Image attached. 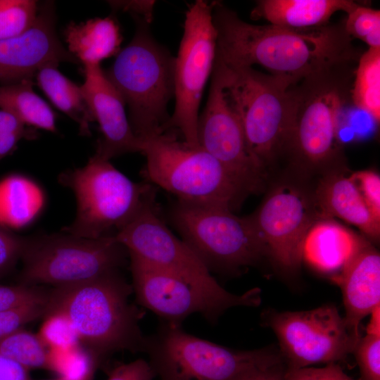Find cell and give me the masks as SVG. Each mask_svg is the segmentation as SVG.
Masks as SVG:
<instances>
[{
	"label": "cell",
	"mask_w": 380,
	"mask_h": 380,
	"mask_svg": "<svg viewBox=\"0 0 380 380\" xmlns=\"http://www.w3.org/2000/svg\"><path fill=\"white\" fill-rule=\"evenodd\" d=\"M125 251L114 234L88 239L63 232L26 238L20 280L55 287L84 281L118 270Z\"/></svg>",
	"instance_id": "9"
},
{
	"label": "cell",
	"mask_w": 380,
	"mask_h": 380,
	"mask_svg": "<svg viewBox=\"0 0 380 380\" xmlns=\"http://www.w3.org/2000/svg\"><path fill=\"white\" fill-rule=\"evenodd\" d=\"M48 292L34 286L0 284V311L25 304L46 303Z\"/></svg>",
	"instance_id": "35"
},
{
	"label": "cell",
	"mask_w": 380,
	"mask_h": 380,
	"mask_svg": "<svg viewBox=\"0 0 380 380\" xmlns=\"http://www.w3.org/2000/svg\"><path fill=\"white\" fill-rule=\"evenodd\" d=\"M283 380H355L348 376L336 363L324 367L286 368Z\"/></svg>",
	"instance_id": "38"
},
{
	"label": "cell",
	"mask_w": 380,
	"mask_h": 380,
	"mask_svg": "<svg viewBox=\"0 0 380 380\" xmlns=\"http://www.w3.org/2000/svg\"><path fill=\"white\" fill-rule=\"evenodd\" d=\"M114 236L128 253L150 265L193 281H217L201 260L163 221L155 194L143 203Z\"/></svg>",
	"instance_id": "16"
},
{
	"label": "cell",
	"mask_w": 380,
	"mask_h": 380,
	"mask_svg": "<svg viewBox=\"0 0 380 380\" xmlns=\"http://www.w3.org/2000/svg\"><path fill=\"white\" fill-rule=\"evenodd\" d=\"M333 279L341 289L346 326L360 338L361 322L380 305V255L368 239Z\"/></svg>",
	"instance_id": "19"
},
{
	"label": "cell",
	"mask_w": 380,
	"mask_h": 380,
	"mask_svg": "<svg viewBox=\"0 0 380 380\" xmlns=\"http://www.w3.org/2000/svg\"><path fill=\"white\" fill-rule=\"evenodd\" d=\"M68 51L84 66L100 65L120 51L122 36L111 16L95 18L80 23H70L64 30Z\"/></svg>",
	"instance_id": "23"
},
{
	"label": "cell",
	"mask_w": 380,
	"mask_h": 380,
	"mask_svg": "<svg viewBox=\"0 0 380 380\" xmlns=\"http://www.w3.org/2000/svg\"><path fill=\"white\" fill-rule=\"evenodd\" d=\"M49 350L37 334L20 329L0 341V353L27 369H48Z\"/></svg>",
	"instance_id": "29"
},
{
	"label": "cell",
	"mask_w": 380,
	"mask_h": 380,
	"mask_svg": "<svg viewBox=\"0 0 380 380\" xmlns=\"http://www.w3.org/2000/svg\"><path fill=\"white\" fill-rule=\"evenodd\" d=\"M227 99L239 117L248 146L265 166L284 152L291 125L289 88L295 78L231 67L215 57Z\"/></svg>",
	"instance_id": "6"
},
{
	"label": "cell",
	"mask_w": 380,
	"mask_h": 380,
	"mask_svg": "<svg viewBox=\"0 0 380 380\" xmlns=\"http://www.w3.org/2000/svg\"><path fill=\"white\" fill-rule=\"evenodd\" d=\"M360 367L362 380H380V336L360 337L353 352Z\"/></svg>",
	"instance_id": "34"
},
{
	"label": "cell",
	"mask_w": 380,
	"mask_h": 380,
	"mask_svg": "<svg viewBox=\"0 0 380 380\" xmlns=\"http://www.w3.org/2000/svg\"><path fill=\"white\" fill-rule=\"evenodd\" d=\"M350 100L375 122L380 121V48L361 53L355 68Z\"/></svg>",
	"instance_id": "27"
},
{
	"label": "cell",
	"mask_w": 380,
	"mask_h": 380,
	"mask_svg": "<svg viewBox=\"0 0 380 380\" xmlns=\"http://www.w3.org/2000/svg\"><path fill=\"white\" fill-rule=\"evenodd\" d=\"M264 320L276 334L288 368L336 363L353 352L360 339L332 305L305 311H268Z\"/></svg>",
	"instance_id": "13"
},
{
	"label": "cell",
	"mask_w": 380,
	"mask_h": 380,
	"mask_svg": "<svg viewBox=\"0 0 380 380\" xmlns=\"http://www.w3.org/2000/svg\"><path fill=\"white\" fill-rule=\"evenodd\" d=\"M23 138H26L20 134H0V160L7 156Z\"/></svg>",
	"instance_id": "44"
},
{
	"label": "cell",
	"mask_w": 380,
	"mask_h": 380,
	"mask_svg": "<svg viewBox=\"0 0 380 380\" xmlns=\"http://www.w3.org/2000/svg\"><path fill=\"white\" fill-rule=\"evenodd\" d=\"M132 292V286L118 270L56 286L48 291L44 316L65 315L80 343L102 358L119 350L144 352L146 337L139 327L144 312L129 302Z\"/></svg>",
	"instance_id": "2"
},
{
	"label": "cell",
	"mask_w": 380,
	"mask_h": 380,
	"mask_svg": "<svg viewBox=\"0 0 380 380\" xmlns=\"http://www.w3.org/2000/svg\"><path fill=\"white\" fill-rule=\"evenodd\" d=\"M343 22L347 34L365 43L369 48H380V11L357 3Z\"/></svg>",
	"instance_id": "31"
},
{
	"label": "cell",
	"mask_w": 380,
	"mask_h": 380,
	"mask_svg": "<svg viewBox=\"0 0 380 380\" xmlns=\"http://www.w3.org/2000/svg\"><path fill=\"white\" fill-rule=\"evenodd\" d=\"M52 4L39 10L33 25L24 33L0 41V84L32 80L49 64L77 63L60 42L56 32Z\"/></svg>",
	"instance_id": "17"
},
{
	"label": "cell",
	"mask_w": 380,
	"mask_h": 380,
	"mask_svg": "<svg viewBox=\"0 0 380 380\" xmlns=\"http://www.w3.org/2000/svg\"><path fill=\"white\" fill-rule=\"evenodd\" d=\"M136 30L116 56L106 76L128 108V119L139 139L163 132L175 96V57L151 34L150 24L133 16Z\"/></svg>",
	"instance_id": "4"
},
{
	"label": "cell",
	"mask_w": 380,
	"mask_h": 380,
	"mask_svg": "<svg viewBox=\"0 0 380 380\" xmlns=\"http://www.w3.org/2000/svg\"><path fill=\"white\" fill-rule=\"evenodd\" d=\"M367 239L332 217H321L312 223L305 235L303 260L334 277Z\"/></svg>",
	"instance_id": "20"
},
{
	"label": "cell",
	"mask_w": 380,
	"mask_h": 380,
	"mask_svg": "<svg viewBox=\"0 0 380 380\" xmlns=\"http://www.w3.org/2000/svg\"><path fill=\"white\" fill-rule=\"evenodd\" d=\"M0 109L13 113L26 125L56 132L55 113L34 91L32 80L0 84Z\"/></svg>",
	"instance_id": "26"
},
{
	"label": "cell",
	"mask_w": 380,
	"mask_h": 380,
	"mask_svg": "<svg viewBox=\"0 0 380 380\" xmlns=\"http://www.w3.org/2000/svg\"><path fill=\"white\" fill-rule=\"evenodd\" d=\"M356 64L308 76L290 87L291 125L284 152L297 165L320 169L339 160L340 117L350 99Z\"/></svg>",
	"instance_id": "3"
},
{
	"label": "cell",
	"mask_w": 380,
	"mask_h": 380,
	"mask_svg": "<svg viewBox=\"0 0 380 380\" xmlns=\"http://www.w3.org/2000/svg\"><path fill=\"white\" fill-rule=\"evenodd\" d=\"M369 316L370 319L366 329L367 334L380 336V305L373 309Z\"/></svg>",
	"instance_id": "45"
},
{
	"label": "cell",
	"mask_w": 380,
	"mask_h": 380,
	"mask_svg": "<svg viewBox=\"0 0 380 380\" xmlns=\"http://www.w3.org/2000/svg\"><path fill=\"white\" fill-rule=\"evenodd\" d=\"M102 359L80 343L68 349L49 350L48 370L60 380H93Z\"/></svg>",
	"instance_id": "28"
},
{
	"label": "cell",
	"mask_w": 380,
	"mask_h": 380,
	"mask_svg": "<svg viewBox=\"0 0 380 380\" xmlns=\"http://www.w3.org/2000/svg\"><path fill=\"white\" fill-rule=\"evenodd\" d=\"M25 124L13 113L0 109V134H20L27 139L35 137L34 133L25 128Z\"/></svg>",
	"instance_id": "42"
},
{
	"label": "cell",
	"mask_w": 380,
	"mask_h": 380,
	"mask_svg": "<svg viewBox=\"0 0 380 380\" xmlns=\"http://www.w3.org/2000/svg\"><path fill=\"white\" fill-rule=\"evenodd\" d=\"M197 139L199 146L218 160L249 194L260 189L265 167L248 146L241 122L227 99L215 63L208 100L198 118Z\"/></svg>",
	"instance_id": "15"
},
{
	"label": "cell",
	"mask_w": 380,
	"mask_h": 380,
	"mask_svg": "<svg viewBox=\"0 0 380 380\" xmlns=\"http://www.w3.org/2000/svg\"><path fill=\"white\" fill-rule=\"evenodd\" d=\"M144 352L162 380H230L251 369L284 362L275 350L227 348L163 321L156 334L146 337Z\"/></svg>",
	"instance_id": "7"
},
{
	"label": "cell",
	"mask_w": 380,
	"mask_h": 380,
	"mask_svg": "<svg viewBox=\"0 0 380 380\" xmlns=\"http://www.w3.org/2000/svg\"><path fill=\"white\" fill-rule=\"evenodd\" d=\"M0 380H31L29 369L0 353Z\"/></svg>",
	"instance_id": "43"
},
{
	"label": "cell",
	"mask_w": 380,
	"mask_h": 380,
	"mask_svg": "<svg viewBox=\"0 0 380 380\" xmlns=\"http://www.w3.org/2000/svg\"><path fill=\"white\" fill-rule=\"evenodd\" d=\"M304 191L290 184L274 188L251 216L266 253L286 274L296 272L303 261L305 235L312 223L324 217Z\"/></svg>",
	"instance_id": "14"
},
{
	"label": "cell",
	"mask_w": 380,
	"mask_h": 380,
	"mask_svg": "<svg viewBox=\"0 0 380 380\" xmlns=\"http://www.w3.org/2000/svg\"><path fill=\"white\" fill-rule=\"evenodd\" d=\"M58 180L73 191L77 203L74 221L62 231L83 238L118 231L155 194L151 185L132 182L96 154L84 166L61 174Z\"/></svg>",
	"instance_id": "8"
},
{
	"label": "cell",
	"mask_w": 380,
	"mask_h": 380,
	"mask_svg": "<svg viewBox=\"0 0 380 380\" xmlns=\"http://www.w3.org/2000/svg\"><path fill=\"white\" fill-rule=\"evenodd\" d=\"M43 205L40 189L28 179L11 175L0 181V224L10 229L28 224Z\"/></svg>",
	"instance_id": "25"
},
{
	"label": "cell",
	"mask_w": 380,
	"mask_h": 380,
	"mask_svg": "<svg viewBox=\"0 0 380 380\" xmlns=\"http://www.w3.org/2000/svg\"><path fill=\"white\" fill-rule=\"evenodd\" d=\"M46 303L25 304L0 311V341L25 324L44 317Z\"/></svg>",
	"instance_id": "33"
},
{
	"label": "cell",
	"mask_w": 380,
	"mask_h": 380,
	"mask_svg": "<svg viewBox=\"0 0 380 380\" xmlns=\"http://www.w3.org/2000/svg\"><path fill=\"white\" fill-rule=\"evenodd\" d=\"M216 57L231 67L258 65L270 74L300 80L332 68L357 63L361 53L344 24L296 30L253 25L219 1H213Z\"/></svg>",
	"instance_id": "1"
},
{
	"label": "cell",
	"mask_w": 380,
	"mask_h": 380,
	"mask_svg": "<svg viewBox=\"0 0 380 380\" xmlns=\"http://www.w3.org/2000/svg\"><path fill=\"white\" fill-rule=\"evenodd\" d=\"M26 237L18 236L0 224V277L21 258Z\"/></svg>",
	"instance_id": "37"
},
{
	"label": "cell",
	"mask_w": 380,
	"mask_h": 380,
	"mask_svg": "<svg viewBox=\"0 0 380 380\" xmlns=\"http://www.w3.org/2000/svg\"><path fill=\"white\" fill-rule=\"evenodd\" d=\"M213 1L197 0L186 12L183 34L175 57V110L163 127V132H179L192 147L199 146V106L216 56L217 32L213 21Z\"/></svg>",
	"instance_id": "12"
},
{
	"label": "cell",
	"mask_w": 380,
	"mask_h": 380,
	"mask_svg": "<svg viewBox=\"0 0 380 380\" xmlns=\"http://www.w3.org/2000/svg\"><path fill=\"white\" fill-rule=\"evenodd\" d=\"M171 219L209 270L236 271L266 256L250 218L239 217L229 209L177 201Z\"/></svg>",
	"instance_id": "11"
},
{
	"label": "cell",
	"mask_w": 380,
	"mask_h": 380,
	"mask_svg": "<svg viewBox=\"0 0 380 380\" xmlns=\"http://www.w3.org/2000/svg\"><path fill=\"white\" fill-rule=\"evenodd\" d=\"M155 1H110L109 4L114 10L129 12L133 16L144 19L151 24L153 20V12Z\"/></svg>",
	"instance_id": "40"
},
{
	"label": "cell",
	"mask_w": 380,
	"mask_h": 380,
	"mask_svg": "<svg viewBox=\"0 0 380 380\" xmlns=\"http://www.w3.org/2000/svg\"><path fill=\"white\" fill-rule=\"evenodd\" d=\"M46 380H60V379H58V378H56V379H46Z\"/></svg>",
	"instance_id": "46"
},
{
	"label": "cell",
	"mask_w": 380,
	"mask_h": 380,
	"mask_svg": "<svg viewBox=\"0 0 380 380\" xmlns=\"http://www.w3.org/2000/svg\"><path fill=\"white\" fill-rule=\"evenodd\" d=\"M84 75L83 94L101 132L95 154L110 160L125 153H141V141L132 129L125 103L101 65L84 66Z\"/></svg>",
	"instance_id": "18"
},
{
	"label": "cell",
	"mask_w": 380,
	"mask_h": 380,
	"mask_svg": "<svg viewBox=\"0 0 380 380\" xmlns=\"http://www.w3.org/2000/svg\"><path fill=\"white\" fill-rule=\"evenodd\" d=\"M37 334L49 350L68 349L80 343L77 332L63 313L46 314Z\"/></svg>",
	"instance_id": "32"
},
{
	"label": "cell",
	"mask_w": 380,
	"mask_h": 380,
	"mask_svg": "<svg viewBox=\"0 0 380 380\" xmlns=\"http://www.w3.org/2000/svg\"><path fill=\"white\" fill-rule=\"evenodd\" d=\"M58 65L49 64L40 68L35 75L37 84L57 108L78 124L81 134L89 135V124L94 120L82 87L64 76Z\"/></svg>",
	"instance_id": "24"
},
{
	"label": "cell",
	"mask_w": 380,
	"mask_h": 380,
	"mask_svg": "<svg viewBox=\"0 0 380 380\" xmlns=\"http://www.w3.org/2000/svg\"><path fill=\"white\" fill-rule=\"evenodd\" d=\"M39 13L33 0H0V41L18 36L29 30Z\"/></svg>",
	"instance_id": "30"
},
{
	"label": "cell",
	"mask_w": 380,
	"mask_h": 380,
	"mask_svg": "<svg viewBox=\"0 0 380 380\" xmlns=\"http://www.w3.org/2000/svg\"><path fill=\"white\" fill-rule=\"evenodd\" d=\"M285 369L283 363L246 371L230 380H283Z\"/></svg>",
	"instance_id": "41"
},
{
	"label": "cell",
	"mask_w": 380,
	"mask_h": 380,
	"mask_svg": "<svg viewBox=\"0 0 380 380\" xmlns=\"http://www.w3.org/2000/svg\"><path fill=\"white\" fill-rule=\"evenodd\" d=\"M156 374L149 362L137 359L115 367L107 380H153Z\"/></svg>",
	"instance_id": "39"
},
{
	"label": "cell",
	"mask_w": 380,
	"mask_h": 380,
	"mask_svg": "<svg viewBox=\"0 0 380 380\" xmlns=\"http://www.w3.org/2000/svg\"><path fill=\"white\" fill-rule=\"evenodd\" d=\"M140 140L146 158L144 175L179 201L232 211L249 194L218 160L201 146L179 139L174 130Z\"/></svg>",
	"instance_id": "5"
},
{
	"label": "cell",
	"mask_w": 380,
	"mask_h": 380,
	"mask_svg": "<svg viewBox=\"0 0 380 380\" xmlns=\"http://www.w3.org/2000/svg\"><path fill=\"white\" fill-rule=\"evenodd\" d=\"M373 216L380 221V177L373 170H360L350 175Z\"/></svg>",
	"instance_id": "36"
},
{
	"label": "cell",
	"mask_w": 380,
	"mask_h": 380,
	"mask_svg": "<svg viewBox=\"0 0 380 380\" xmlns=\"http://www.w3.org/2000/svg\"><path fill=\"white\" fill-rule=\"evenodd\" d=\"M315 201L323 216L338 217L357 227L366 239L379 240L380 221L371 213L350 176L327 175L316 190Z\"/></svg>",
	"instance_id": "21"
},
{
	"label": "cell",
	"mask_w": 380,
	"mask_h": 380,
	"mask_svg": "<svg viewBox=\"0 0 380 380\" xmlns=\"http://www.w3.org/2000/svg\"><path fill=\"white\" fill-rule=\"evenodd\" d=\"M356 4L351 0H260L251 16L279 27L307 30L328 24L335 13H348Z\"/></svg>",
	"instance_id": "22"
},
{
	"label": "cell",
	"mask_w": 380,
	"mask_h": 380,
	"mask_svg": "<svg viewBox=\"0 0 380 380\" xmlns=\"http://www.w3.org/2000/svg\"><path fill=\"white\" fill-rule=\"evenodd\" d=\"M132 289L139 304L163 322L181 324L193 314H199L210 323L234 307H256L260 291L252 289L242 294L232 293L217 281L200 283L160 269L129 254Z\"/></svg>",
	"instance_id": "10"
}]
</instances>
